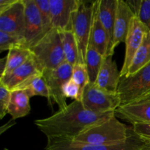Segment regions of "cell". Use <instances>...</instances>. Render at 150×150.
Instances as JSON below:
<instances>
[{"label": "cell", "mask_w": 150, "mask_h": 150, "mask_svg": "<svg viewBox=\"0 0 150 150\" xmlns=\"http://www.w3.org/2000/svg\"><path fill=\"white\" fill-rule=\"evenodd\" d=\"M114 113H94L86 109L81 101L74 100L51 117L35 120V124L47 138L74 139L89 127L109 118Z\"/></svg>", "instance_id": "obj_1"}, {"label": "cell", "mask_w": 150, "mask_h": 150, "mask_svg": "<svg viewBox=\"0 0 150 150\" xmlns=\"http://www.w3.org/2000/svg\"><path fill=\"white\" fill-rule=\"evenodd\" d=\"M133 133L132 126L121 122L114 113L109 118L89 127L73 140L94 144H114L127 140Z\"/></svg>", "instance_id": "obj_2"}, {"label": "cell", "mask_w": 150, "mask_h": 150, "mask_svg": "<svg viewBox=\"0 0 150 150\" xmlns=\"http://www.w3.org/2000/svg\"><path fill=\"white\" fill-rule=\"evenodd\" d=\"M29 49L41 73L57 68L65 62L59 31L54 28Z\"/></svg>", "instance_id": "obj_3"}, {"label": "cell", "mask_w": 150, "mask_h": 150, "mask_svg": "<svg viewBox=\"0 0 150 150\" xmlns=\"http://www.w3.org/2000/svg\"><path fill=\"white\" fill-rule=\"evenodd\" d=\"M45 150H140L147 143L133 132L127 140L114 144H94L67 138H47Z\"/></svg>", "instance_id": "obj_4"}, {"label": "cell", "mask_w": 150, "mask_h": 150, "mask_svg": "<svg viewBox=\"0 0 150 150\" xmlns=\"http://www.w3.org/2000/svg\"><path fill=\"white\" fill-rule=\"evenodd\" d=\"M117 93L121 105L133 103L150 96V62L135 74L122 77Z\"/></svg>", "instance_id": "obj_5"}, {"label": "cell", "mask_w": 150, "mask_h": 150, "mask_svg": "<svg viewBox=\"0 0 150 150\" xmlns=\"http://www.w3.org/2000/svg\"><path fill=\"white\" fill-rule=\"evenodd\" d=\"M81 101L83 107L97 114L114 111L121 105L117 92H110L101 89L95 83H89L82 92Z\"/></svg>", "instance_id": "obj_6"}, {"label": "cell", "mask_w": 150, "mask_h": 150, "mask_svg": "<svg viewBox=\"0 0 150 150\" xmlns=\"http://www.w3.org/2000/svg\"><path fill=\"white\" fill-rule=\"evenodd\" d=\"M93 9L94 1L89 3L81 1L79 9L75 13L72 25V31L74 33L79 46L78 62L84 64L86 51L89 44Z\"/></svg>", "instance_id": "obj_7"}, {"label": "cell", "mask_w": 150, "mask_h": 150, "mask_svg": "<svg viewBox=\"0 0 150 150\" xmlns=\"http://www.w3.org/2000/svg\"><path fill=\"white\" fill-rule=\"evenodd\" d=\"M73 65L64 62L59 67L54 70H45L42 73L50 94L49 102H54L60 109L67 105L66 98L63 95L62 89L64 83L71 79Z\"/></svg>", "instance_id": "obj_8"}, {"label": "cell", "mask_w": 150, "mask_h": 150, "mask_svg": "<svg viewBox=\"0 0 150 150\" xmlns=\"http://www.w3.org/2000/svg\"><path fill=\"white\" fill-rule=\"evenodd\" d=\"M25 5V46L31 48L45 35L42 18L35 0H23Z\"/></svg>", "instance_id": "obj_9"}, {"label": "cell", "mask_w": 150, "mask_h": 150, "mask_svg": "<svg viewBox=\"0 0 150 150\" xmlns=\"http://www.w3.org/2000/svg\"><path fill=\"white\" fill-rule=\"evenodd\" d=\"M81 3V0H50L52 27L59 31L72 30L73 17Z\"/></svg>", "instance_id": "obj_10"}, {"label": "cell", "mask_w": 150, "mask_h": 150, "mask_svg": "<svg viewBox=\"0 0 150 150\" xmlns=\"http://www.w3.org/2000/svg\"><path fill=\"white\" fill-rule=\"evenodd\" d=\"M0 31L11 34L24 40L25 5L23 0H18L13 5L0 13Z\"/></svg>", "instance_id": "obj_11"}, {"label": "cell", "mask_w": 150, "mask_h": 150, "mask_svg": "<svg viewBox=\"0 0 150 150\" xmlns=\"http://www.w3.org/2000/svg\"><path fill=\"white\" fill-rule=\"evenodd\" d=\"M148 29L136 16L132 18L130 27L125 42V56L122 67L120 70L121 78L127 76L132 61L143 42L144 38Z\"/></svg>", "instance_id": "obj_12"}, {"label": "cell", "mask_w": 150, "mask_h": 150, "mask_svg": "<svg viewBox=\"0 0 150 150\" xmlns=\"http://www.w3.org/2000/svg\"><path fill=\"white\" fill-rule=\"evenodd\" d=\"M134 16V14L131 11L126 1L123 0H118L110 56H113L114 50L117 45L125 41L130 22Z\"/></svg>", "instance_id": "obj_13"}, {"label": "cell", "mask_w": 150, "mask_h": 150, "mask_svg": "<svg viewBox=\"0 0 150 150\" xmlns=\"http://www.w3.org/2000/svg\"><path fill=\"white\" fill-rule=\"evenodd\" d=\"M115 115L117 118L130 123L132 125L150 124V99L121 105L116 110Z\"/></svg>", "instance_id": "obj_14"}, {"label": "cell", "mask_w": 150, "mask_h": 150, "mask_svg": "<svg viewBox=\"0 0 150 150\" xmlns=\"http://www.w3.org/2000/svg\"><path fill=\"white\" fill-rule=\"evenodd\" d=\"M89 45L96 49L104 57L108 55L110 40L108 32L100 20L98 14V0L94 1L93 16Z\"/></svg>", "instance_id": "obj_15"}, {"label": "cell", "mask_w": 150, "mask_h": 150, "mask_svg": "<svg viewBox=\"0 0 150 150\" xmlns=\"http://www.w3.org/2000/svg\"><path fill=\"white\" fill-rule=\"evenodd\" d=\"M112 57L113 56L104 57L95 83L105 90L117 92L121 79V73L118 70L117 63Z\"/></svg>", "instance_id": "obj_16"}, {"label": "cell", "mask_w": 150, "mask_h": 150, "mask_svg": "<svg viewBox=\"0 0 150 150\" xmlns=\"http://www.w3.org/2000/svg\"><path fill=\"white\" fill-rule=\"evenodd\" d=\"M42 74L38 70L32 55L29 59L12 73L0 78V84L13 91L17 86L35 75Z\"/></svg>", "instance_id": "obj_17"}, {"label": "cell", "mask_w": 150, "mask_h": 150, "mask_svg": "<svg viewBox=\"0 0 150 150\" xmlns=\"http://www.w3.org/2000/svg\"><path fill=\"white\" fill-rule=\"evenodd\" d=\"M117 1L118 0H98V14L100 20L108 32L110 40V50L108 56H110L112 45Z\"/></svg>", "instance_id": "obj_18"}, {"label": "cell", "mask_w": 150, "mask_h": 150, "mask_svg": "<svg viewBox=\"0 0 150 150\" xmlns=\"http://www.w3.org/2000/svg\"><path fill=\"white\" fill-rule=\"evenodd\" d=\"M30 98L26 91L16 89L11 91V98L7 108V114L14 120L22 118L30 113Z\"/></svg>", "instance_id": "obj_19"}, {"label": "cell", "mask_w": 150, "mask_h": 150, "mask_svg": "<svg viewBox=\"0 0 150 150\" xmlns=\"http://www.w3.org/2000/svg\"><path fill=\"white\" fill-rule=\"evenodd\" d=\"M16 89L26 91L30 98L34 96H42L46 98L50 101L49 90L42 74L32 76L17 86L14 90Z\"/></svg>", "instance_id": "obj_20"}, {"label": "cell", "mask_w": 150, "mask_h": 150, "mask_svg": "<svg viewBox=\"0 0 150 150\" xmlns=\"http://www.w3.org/2000/svg\"><path fill=\"white\" fill-rule=\"evenodd\" d=\"M150 62V32L144 35L143 42L136 52L131 64L129 67L127 76H131L143 68Z\"/></svg>", "instance_id": "obj_21"}, {"label": "cell", "mask_w": 150, "mask_h": 150, "mask_svg": "<svg viewBox=\"0 0 150 150\" xmlns=\"http://www.w3.org/2000/svg\"><path fill=\"white\" fill-rule=\"evenodd\" d=\"M59 34L65 62L75 65L79 61V51L74 33L72 30H69L59 31Z\"/></svg>", "instance_id": "obj_22"}, {"label": "cell", "mask_w": 150, "mask_h": 150, "mask_svg": "<svg viewBox=\"0 0 150 150\" xmlns=\"http://www.w3.org/2000/svg\"><path fill=\"white\" fill-rule=\"evenodd\" d=\"M32 53L30 49L26 47L18 46L11 48L8 51V54L7 55V67L4 74L2 76L12 73L13 70L22 65L29 59Z\"/></svg>", "instance_id": "obj_23"}, {"label": "cell", "mask_w": 150, "mask_h": 150, "mask_svg": "<svg viewBox=\"0 0 150 150\" xmlns=\"http://www.w3.org/2000/svg\"><path fill=\"white\" fill-rule=\"evenodd\" d=\"M104 57L96 49L89 45L85 58V65L89 76V83H95L100 70Z\"/></svg>", "instance_id": "obj_24"}, {"label": "cell", "mask_w": 150, "mask_h": 150, "mask_svg": "<svg viewBox=\"0 0 150 150\" xmlns=\"http://www.w3.org/2000/svg\"><path fill=\"white\" fill-rule=\"evenodd\" d=\"M71 79L79 86L82 96L83 89L89 83V76H88L86 65L79 62H77L75 65H73Z\"/></svg>", "instance_id": "obj_25"}, {"label": "cell", "mask_w": 150, "mask_h": 150, "mask_svg": "<svg viewBox=\"0 0 150 150\" xmlns=\"http://www.w3.org/2000/svg\"><path fill=\"white\" fill-rule=\"evenodd\" d=\"M18 46L26 47L23 39L11 34L0 31V52L10 51L11 48Z\"/></svg>", "instance_id": "obj_26"}, {"label": "cell", "mask_w": 150, "mask_h": 150, "mask_svg": "<svg viewBox=\"0 0 150 150\" xmlns=\"http://www.w3.org/2000/svg\"><path fill=\"white\" fill-rule=\"evenodd\" d=\"M35 2L38 5L40 13L44 30L47 34L53 29L52 24H51L50 0H35Z\"/></svg>", "instance_id": "obj_27"}, {"label": "cell", "mask_w": 150, "mask_h": 150, "mask_svg": "<svg viewBox=\"0 0 150 150\" xmlns=\"http://www.w3.org/2000/svg\"><path fill=\"white\" fill-rule=\"evenodd\" d=\"M62 92L63 95L66 98H72L74 100L79 101L81 100V92L80 88L72 79L64 83L63 86Z\"/></svg>", "instance_id": "obj_28"}, {"label": "cell", "mask_w": 150, "mask_h": 150, "mask_svg": "<svg viewBox=\"0 0 150 150\" xmlns=\"http://www.w3.org/2000/svg\"><path fill=\"white\" fill-rule=\"evenodd\" d=\"M11 98V91L4 85L0 84V119L2 120L7 114V108Z\"/></svg>", "instance_id": "obj_29"}, {"label": "cell", "mask_w": 150, "mask_h": 150, "mask_svg": "<svg viewBox=\"0 0 150 150\" xmlns=\"http://www.w3.org/2000/svg\"><path fill=\"white\" fill-rule=\"evenodd\" d=\"M136 17L150 32V0H142L139 13Z\"/></svg>", "instance_id": "obj_30"}, {"label": "cell", "mask_w": 150, "mask_h": 150, "mask_svg": "<svg viewBox=\"0 0 150 150\" xmlns=\"http://www.w3.org/2000/svg\"><path fill=\"white\" fill-rule=\"evenodd\" d=\"M132 127L136 135L150 142V124H135L132 125Z\"/></svg>", "instance_id": "obj_31"}, {"label": "cell", "mask_w": 150, "mask_h": 150, "mask_svg": "<svg viewBox=\"0 0 150 150\" xmlns=\"http://www.w3.org/2000/svg\"><path fill=\"white\" fill-rule=\"evenodd\" d=\"M125 1L127 4V5L129 6L130 10H131V11L134 14V16H137L142 0H128V1Z\"/></svg>", "instance_id": "obj_32"}, {"label": "cell", "mask_w": 150, "mask_h": 150, "mask_svg": "<svg viewBox=\"0 0 150 150\" xmlns=\"http://www.w3.org/2000/svg\"><path fill=\"white\" fill-rule=\"evenodd\" d=\"M17 1L18 0H0V13L8 9Z\"/></svg>", "instance_id": "obj_33"}, {"label": "cell", "mask_w": 150, "mask_h": 150, "mask_svg": "<svg viewBox=\"0 0 150 150\" xmlns=\"http://www.w3.org/2000/svg\"><path fill=\"white\" fill-rule=\"evenodd\" d=\"M7 56L0 59V77H1L4 74L6 67H7Z\"/></svg>", "instance_id": "obj_34"}, {"label": "cell", "mask_w": 150, "mask_h": 150, "mask_svg": "<svg viewBox=\"0 0 150 150\" xmlns=\"http://www.w3.org/2000/svg\"><path fill=\"white\" fill-rule=\"evenodd\" d=\"M15 123H16V122H15V120L12 119L10 121H9L8 122L6 123L5 125H4L1 126V128H0V133H1V134H2V133H4L5 130H7V129H9L10 127H11L12 126H13V125L15 124Z\"/></svg>", "instance_id": "obj_35"}, {"label": "cell", "mask_w": 150, "mask_h": 150, "mask_svg": "<svg viewBox=\"0 0 150 150\" xmlns=\"http://www.w3.org/2000/svg\"><path fill=\"white\" fill-rule=\"evenodd\" d=\"M140 150H150V142L147 141V143H146V144L145 145V146Z\"/></svg>", "instance_id": "obj_36"}, {"label": "cell", "mask_w": 150, "mask_h": 150, "mask_svg": "<svg viewBox=\"0 0 150 150\" xmlns=\"http://www.w3.org/2000/svg\"><path fill=\"white\" fill-rule=\"evenodd\" d=\"M144 99H150V96L147 97V98H144ZM144 99H143V100H144Z\"/></svg>", "instance_id": "obj_37"}, {"label": "cell", "mask_w": 150, "mask_h": 150, "mask_svg": "<svg viewBox=\"0 0 150 150\" xmlns=\"http://www.w3.org/2000/svg\"><path fill=\"white\" fill-rule=\"evenodd\" d=\"M4 150H9V149H4Z\"/></svg>", "instance_id": "obj_38"}]
</instances>
